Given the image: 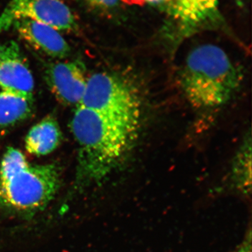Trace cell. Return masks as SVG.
I'll return each mask as SVG.
<instances>
[{
	"mask_svg": "<svg viewBox=\"0 0 252 252\" xmlns=\"http://www.w3.org/2000/svg\"><path fill=\"white\" fill-rule=\"evenodd\" d=\"M140 124L77 107L71 122L79 147L74 190L99 183L122 165L134 148Z\"/></svg>",
	"mask_w": 252,
	"mask_h": 252,
	"instance_id": "6da1fadb",
	"label": "cell"
},
{
	"mask_svg": "<svg viewBox=\"0 0 252 252\" xmlns=\"http://www.w3.org/2000/svg\"><path fill=\"white\" fill-rule=\"evenodd\" d=\"M243 80L240 68L220 46L203 44L186 58L180 74L181 89L196 110L223 107L240 90Z\"/></svg>",
	"mask_w": 252,
	"mask_h": 252,
	"instance_id": "7a4b0ae2",
	"label": "cell"
},
{
	"mask_svg": "<svg viewBox=\"0 0 252 252\" xmlns=\"http://www.w3.org/2000/svg\"><path fill=\"white\" fill-rule=\"evenodd\" d=\"M56 164L31 165L14 147L0 162V209L16 216L31 217L44 210L61 187Z\"/></svg>",
	"mask_w": 252,
	"mask_h": 252,
	"instance_id": "3957f363",
	"label": "cell"
},
{
	"mask_svg": "<svg viewBox=\"0 0 252 252\" xmlns=\"http://www.w3.org/2000/svg\"><path fill=\"white\" fill-rule=\"evenodd\" d=\"M80 106L114 119L140 123L142 102L138 93L115 73L97 72L88 78Z\"/></svg>",
	"mask_w": 252,
	"mask_h": 252,
	"instance_id": "277c9868",
	"label": "cell"
},
{
	"mask_svg": "<svg viewBox=\"0 0 252 252\" xmlns=\"http://www.w3.org/2000/svg\"><path fill=\"white\" fill-rule=\"evenodd\" d=\"M32 20L59 32L74 31L77 21L62 0H10L0 14V34L20 19Z\"/></svg>",
	"mask_w": 252,
	"mask_h": 252,
	"instance_id": "5b68a950",
	"label": "cell"
},
{
	"mask_svg": "<svg viewBox=\"0 0 252 252\" xmlns=\"http://www.w3.org/2000/svg\"><path fill=\"white\" fill-rule=\"evenodd\" d=\"M88 78L85 65L79 59L49 63L44 70L46 85L64 105L80 106Z\"/></svg>",
	"mask_w": 252,
	"mask_h": 252,
	"instance_id": "8992f818",
	"label": "cell"
},
{
	"mask_svg": "<svg viewBox=\"0 0 252 252\" xmlns=\"http://www.w3.org/2000/svg\"><path fill=\"white\" fill-rule=\"evenodd\" d=\"M34 89V77L19 44L13 40L0 44V91L33 95Z\"/></svg>",
	"mask_w": 252,
	"mask_h": 252,
	"instance_id": "52a82bcc",
	"label": "cell"
},
{
	"mask_svg": "<svg viewBox=\"0 0 252 252\" xmlns=\"http://www.w3.org/2000/svg\"><path fill=\"white\" fill-rule=\"evenodd\" d=\"M26 44L52 59L63 60L70 54L69 44L55 28L32 20L20 19L13 25Z\"/></svg>",
	"mask_w": 252,
	"mask_h": 252,
	"instance_id": "ba28073f",
	"label": "cell"
},
{
	"mask_svg": "<svg viewBox=\"0 0 252 252\" xmlns=\"http://www.w3.org/2000/svg\"><path fill=\"white\" fill-rule=\"evenodd\" d=\"M217 0H175L171 15L185 34H190L218 17Z\"/></svg>",
	"mask_w": 252,
	"mask_h": 252,
	"instance_id": "9c48e42d",
	"label": "cell"
},
{
	"mask_svg": "<svg viewBox=\"0 0 252 252\" xmlns=\"http://www.w3.org/2000/svg\"><path fill=\"white\" fill-rule=\"evenodd\" d=\"M62 131L54 117L44 118L31 127L25 140L28 153L42 157L54 152L62 141Z\"/></svg>",
	"mask_w": 252,
	"mask_h": 252,
	"instance_id": "30bf717a",
	"label": "cell"
},
{
	"mask_svg": "<svg viewBox=\"0 0 252 252\" xmlns=\"http://www.w3.org/2000/svg\"><path fill=\"white\" fill-rule=\"evenodd\" d=\"M34 107L33 95L0 91V128L9 127L29 117Z\"/></svg>",
	"mask_w": 252,
	"mask_h": 252,
	"instance_id": "8fae6325",
	"label": "cell"
},
{
	"mask_svg": "<svg viewBox=\"0 0 252 252\" xmlns=\"http://www.w3.org/2000/svg\"><path fill=\"white\" fill-rule=\"evenodd\" d=\"M252 137L248 134L235 155L233 174L237 180L247 183L251 179Z\"/></svg>",
	"mask_w": 252,
	"mask_h": 252,
	"instance_id": "7c38bea8",
	"label": "cell"
},
{
	"mask_svg": "<svg viewBox=\"0 0 252 252\" xmlns=\"http://www.w3.org/2000/svg\"><path fill=\"white\" fill-rule=\"evenodd\" d=\"M91 10L103 14L112 12L120 4L122 0H82Z\"/></svg>",
	"mask_w": 252,
	"mask_h": 252,
	"instance_id": "4fadbf2b",
	"label": "cell"
},
{
	"mask_svg": "<svg viewBox=\"0 0 252 252\" xmlns=\"http://www.w3.org/2000/svg\"><path fill=\"white\" fill-rule=\"evenodd\" d=\"M144 2L152 6H155L157 7L166 9L171 14L172 9H173L174 2L175 0H143Z\"/></svg>",
	"mask_w": 252,
	"mask_h": 252,
	"instance_id": "5bb4252c",
	"label": "cell"
},
{
	"mask_svg": "<svg viewBox=\"0 0 252 252\" xmlns=\"http://www.w3.org/2000/svg\"><path fill=\"white\" fill-rule=\"evenodd\" d=\"M233 1H234L238 6H242V5H243L245 0H233Z\"/></svg>",
	"mask_w": 252,
	"mask_h": 252,
	"instance_id": "9a60e30c",
	"label": "cell"
}]
</instances>
